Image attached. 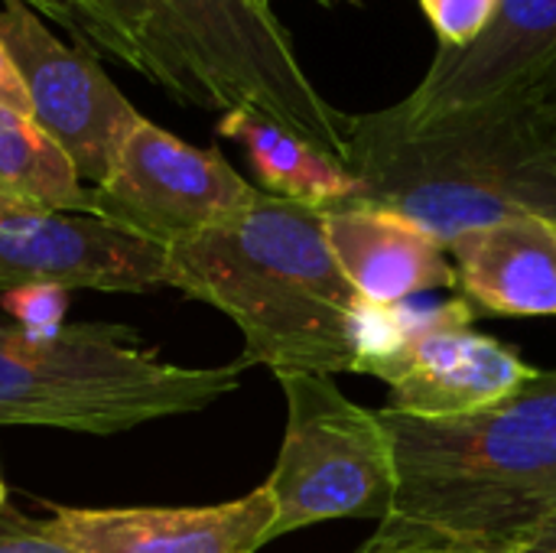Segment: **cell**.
Returning <instances> with one entry per match:
<instances>
[{"mask_svg":"<svg viewBox=\"0 0 556 553\" xmlns=\"http://www.w3.org/2000/svg\"><path fill=\"white\" fill-rule=\"evenodd\" d=\"M378 417L397 492L365 553H511L556 515V372L469 417Z\"/></svg>","mask_w":556,"mask_h":553,"instance_id":"1","label":"cell"},{"mask_svg":"<svg viewBox=\"0 0 556 553\" xmlns=\"http://www.w3.org/2000/svg\"><path fill=\"white\" fill-rule=\"evenodd\" d=\"M62 26L78 49L108 55L169 98L212 111H254L349 160L352 114L303 72L290 33L254 0H20Z\"/></svg>","mask_w":556,"mask_h":553,"instance_id":"2","label":"cell"},{"mask_svg":"<svg viewBox=\"0 0 556 553\" xmlns=\"http://www.w3.org/2000/svg\"><path fill=\"white\" fill-rule=\"evenodd\" d=\"M166 264L169 290L241 329V368L358 375L365 297L342 274L319 209L261 189L241 212L169 248Z\"/></svg>","mask_w":556,"mask_h":553,"instance_id":"3","label":"cell"},{"mask_svg":"<svg viewBox=\"0 0 556 553\" xmlns=\"http://www.w3.org/2000/svg\"><path fill=\"white\" fill-rule=\"evenodd\" d=\"M345 166L365 186L362 202L407 215L443 248L511 215L556 222V68L417 134H381L352 114Z\"/></svg>","mask_w":556,"mask_h":553,"instance_id":"4","label":"cell"},{"mask_svg":"<svg viewBox=\"0 0 556 553\" xmlns=\"http://www.w3.org/2000/svg\"><path fill=\"white\" fill-rule=\"evenodd\" d=\"M241 372L173 365L111 323L0 326V427L127 433L212 407L238 391Z\"/></svg>","mask_w":556,"mask_h":553,"instance_id":"5","label":"cell"},{"mask_svg":"<svg viewBox=\"0 0 556 553\" xmlns=\"http://www.w3.org/2000/svg\"><path fill=\"white\" fill-rule=\"evenodd\" d=\"M287 433L264 482L277 518L270 541L336 521H384L397 492L394 443L378 411L349 401L329 375H277Z\"/></svg>","mask_w":556,"mask_h":553,"instance_id":"6","label":"cell"},{"mask_svg":"<svg viewBox=\"0 0 556 553\" xmlns=\"http://www.w3.org/2000/svg\"><path fill=\"white\" fill-rule=\"evenodd\" d=\"M362 326V372L391 388L388 411L417 420H453L489 411L518 394L531 368L505 342L472 329L469 300L427 310L368 303Z\"/></svg>","mask_w":556,"mask_h":553,"instance_id":"7","label":"cell"},{"mask_svg":"<svg viewBox=\"0 0 556 553\" xmlns=\"http://www.w3.org/2000/svg\"><path fill=\"white\" fill-rule=\"evenodd\" d=\"M0 42L23 81L29 117L62 147L81 183L101 186L143 114L91 52L62 42L20 0H3L0 7Z\"/></svg>","mask_w":556,"mask_h":553,"instance_id":"8","label":"cell"},{"mask_svg":"<svg viewBox=\"0 0 556 553\" xmlns=\"http://www.w3.org/2000/svg\"><path fill=\"white\" fill-rule=\"evenodd\" d=\"M257 192L218 150H199L143 117L111 176L91 189V215L169 251L241 212Z\"/></svg>","mask_w":556,"mask_h":553,"instance_id":"9","label":"cell"},{"mask_svg":"<svg viewBox=\"0 0 556 553\" xmlns=\"http://www.w3.org/2000/svg\"><path fill=\"white\" fill-rule=\"evenodd\" d=\"M556 68V0H502L466 46H440L420 85L394 108L358 114L381 134H417L511 98Z\"/></svg>","mask_w":556,"mask_h":553,"instance_id":"10","label":"cell"},{"mask_svg":"<svg viewBox=\"0 0 556 553\" xmlns=\"http://www.w3.org/2000/svg\"><path fill=\"white\" fill-rule=\"evenodd\" d=\"M169 287L166 248L98 215L16 209L0 218V293Z\"/></svg>","mask_w":556,"mask_h":553,"instance_id":"11","label":"cell"},{"mask_svg":"<svg viewBox=\"0 0 556 553\" xmlns=\"http://www.w3.org/2000/svg\"><path fill=\"white\" fill-rule=\"evenodd\" d=\"M277 508L267 486L205 508H62L42 521L68 553H257Z\"/></svg>","mask_w":556,"mask_h":553,"instance_id":"12","label":"cell"},{"mask_svg":"<svg viewBox=\"0 0 556 553\" xmlns=\"http://www.w3.org/2000/svg\"><path fill=\"white\" fill-rule=\"evenodd\" d=\"M326 241L349 284L378 306H397L427 290H456L450 251L417 222L371 202L323 212Z\"/></svg>","mask_w":556,"mask_h":553,"instance_id":"13","label":"cell"},{"mask_svg":"<svg viewBox=\"0 0 556 553\" xmlns=\"http://www.w3.org/2000/svg\"><path fill=\"white\" fill-rule=\"evenodd\" d=\"M469 303L495 316H556V222L511 215L450 241Z\"/></svg>","mask_w":556,"mask_h":553,"instance_id":"14","label":"cell"},{"mask_svg":"<svg viewBox=\"0 0 556 553\" xmlns=\"http://www.w3.org/2000/svg\"><path fill=\"white\" fill-rule=\"evenodd\" d=\"M218 134L244 147L267 196L319 212L345 202H362L365 196L362 179L342 160L254 111H225L218 121Z\"/></svg>","mask_w":556,"mask_h":553,"instance_id":"15","label":"cell"},{"mask_svg":"<svg viewBox=\"0 0 556 553\" xmlns=\"http://www.w3.org/2000/svg\"><path fill=\"white\" fill-rule=\"evenodd\" d=\"M0 196L39 212L91 215V186L81 183L62 147L23 111L0 101Z\"/></svg>","mask_w":556,"mask_h":553,"instance_id":"16","label":"cell"},{"mask_svg":"<svg viewBox=\"0 0 556 553\" xmlns=\"http://www.w3.org/2000/svg\"><path fill=\"white\" fill-rule=\"evenodd\" d=\"M498 3L502 0H420L427 20L440 36V46L450 49L472 42L489 26Z\"/></svg>","mask_w":556,"mask_h":553,"instance_id":"17","label":"cell"},{"mask_svg":"<svg viewBox=\"0 0 556 553\" xmlns=\"http://www.w3.org/2000/svg\"><path fill=\"white\" fill-rule=\"evenodd\" d=\"M0 553H68L46 538L42 521L20 515L13 505L0 512Z\"/></svg>","mask_w":556,"mask_h":553,"instance_id":"18","label":"cell"},{"mask_svg":"<svg viewBox=\"0 0 556 553\" xmlns=\"http://www.w3.org/2000/svg\"><path fill=\"white\" fill-rule=\"evenodd\" d=\"M0 101L10 104V108H16V111H23V114H29V101H26L23 81H20V75H16V68H13V62H10L3 42H0Z\"/></svg>","mask_w":556,"mask_h":553,"instance_id":"19","label":"cell"},{"mask_svg":"<svg viewBox=\"0 0 556 553\" xmlns=\"http://www.w3.org/2000/svg\"><path fill=\"white\" fill-rule=\"evenodd\" d=\"M511 553H556V515L547 518L541 528H534Z\"/></svg>","mask_w":556,"mask_h":553,"instance_id":"20","label":"cell"},{"mask_svg":"<svg viewBox=\"0 0 556 553\" xmlns=\"http://www.w3.org/2000/svg\"><path fill=\"white\" fill-rule=\"evenodd\" d=\"M10 502H7V486H3V479H0V512L7 508Z\"/></svg>","mask_w":556,"mask_h":553,"instance_id":"21","label":"cell"},{"mask_svg":"<svg viewBox=\"0 0 556 553\" xmlns=\"http://www.w3.org/2000/svg\"><path fill=\"white\" fill-rule=\"evenodd\" d=\"M254 3H261V7H270V0H254Z\"/></svg>","mask_w":556,"mask_h":553,"instance_id":"22","label":"cell"},{"mask_svg":"<svg viewBox=\"0 0 556 553\" xmlns=\"http://www.w3.org/2000/svg\"><path fill=\"white\" fill-rule=\"evenodd\" d=\"M358 553H365V551H358Z\"/></svg>","mask_w":556,"mask_h":553,"instance_id":"23","label":"cell"}]
</instances>
